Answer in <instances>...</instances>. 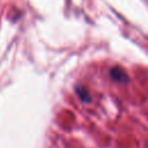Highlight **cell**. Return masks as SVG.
<instances>
[{
  "instance_id": "obj_1",
  "label": "cell",
  "mask_w": 148,
  "mask_h": 148,
  "mask_svg": "<svg viewBox=\"0 0 148 148\" xmlns=\"http://www.w3.org/2000/svg\"><path fill=\"white\" fill-rule=\"evenodd\" d=\"M110 77L113 81L119 82V83H127L130 80L125 69H123L121 67H118V66H114L110 69Z\"/></svg>"
},
{
  "instance_id": "obj_2",
  "label": "cell",
  "mask_w": 148,
  "mask_h": 148,
  "mask_svg": "<svg viewBox=\"0 0 148 148\" xmlns=\"http://www.w3.org/2000/svg\"><path fill=\"white\" fill-rule=\"evenodd\" d=\"M76 94L79 95V97L83 101V102H89L90 98H89V92L86 88L83 87H76Z\"/></svg>"
}]
</instances>
